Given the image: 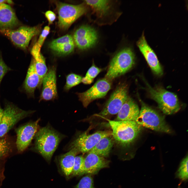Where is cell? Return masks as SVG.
I'll list each match as a JSON object with an SVG mask.
<instances>
[{
	"mask_svg": "<svg viewBox=\"0 0 188 188\" xmlns=\"http://www.w3.org/2000/svg\"><path fill=\"white\" fill-rule=\"evenodd\" d=\"M64 136L49 125L39 129L36 133L33 149L50 161Z\"/></svg>",
	"mask_w": 188,
	"mask_h": 188,
	"instance_id": "6da1fadb",
	"label": "cell"
},
{
	"mask_svg": "<svg viewBox=\"0 0 188 188\" xmlns=\"http://www.w3.org/2000/svg\"><path fill=\"white\" fill-rule=\"evenodd\" d=\"M112 130V135L115 141L123 146L130 145L138 137L142 127L135 121H117L105 119Z\"/></svg>",
	"mask_w": 188,
	"mask_h": 188,
	"instance_id": "7a4b0ae2",
	"label": "cell"
},
{
	"mask_svg": "<svg viewBox=\"0 0 188 188\" xmlns=\"http://www.w3.org/2000/svg\"><path fill=\"white\" fill-rule=\"evenodd\" d=\"M135 60V55L132 49L130 47L123 48L112 58L105 78L112 80L124 74L133 66Z\"/></svg>",
	"mask_w": 188,
	"mask_h": 188,
	"instance_id": "3957f363",
	"label": "cell"
},
{
	"mask_svg": "<svg viewBox=\"0 0 188 188\" xmlns=\"http://www.w3.org/2000/svg\"><path fill=\"white\" fill-rule=\"evenodd\" d=\"M141 107L135 121L142 127L157 132L170 133L172 131L162 115L140 100Z\"/></svg>",
	"mask_w": 188,
	"mask_h": 188,
	"instance_id": "277c9868",
	"label": "cell"
},
{
	"mask_svg": "<svg viewBox=\"0 0 188 188\" xmlns=\"http://www.w3.org/2000/svg\"><path fill=\"white\" fill-rule=\"evenodd\" d=\"M145 81L149 95L157 103L159 108L163 113L172 115L180 110V103L175 94L161 87H152Z\"/></svg>",
	"mask_w": 188,
	"mask_h": 188,
	"instance_id": "5b68a950",
	"label": "cell"
},
{
	"mask_svg": "<svg viewBox=\"0 0 188 188\" xmlns=\"http://www.w3.org/2000/svg\"><path fill=\"white\" fill-rule=\"evenodd\" d=\"M56 5L58 15V25L60 28L62 30L68 29L87 10L84 2L75 5L58 2Z\"/></svg>",
	"mask_w": 188,
	"mask_h": 188,
	"instance_id": "8992f818",
	"label": "cell"
},
{
	"mask_svg": "<svg viewBox=\"0 0 188 188\" xmlns=\"http://www.w3.org/2000/svg\"><path fill=\"white\" fill-rule=\"evenodd\" d=\"M34 111L24 110L13 103H7L3 109L0 124V138L6 135L19 121L29 116Z\"/></svg>",
	"mask_w": 188,
	"mask_h": 188,
	"instance_id": "52a82bcc",
	"label": "cell"
},
{
	"mask_svg": "<svg viewBox=\"0 0 188 188\" xmlns=\"http://www.w3.org/2000/svg\"><path fill=\"white\" fill-rule=\"evenodd\" d=\"M40 31V27L38 26H22L15 30L0 29V33L8 37L15 45L24 49L28 47L32 38L38 35Z\"/></svg>",
	"mask_w": 188,
	"mask_h": 188,
	"instance_id": "ba28073f",
	"label": "cell"
},
{
	"mask_svg": "<svg viewBox=\"0 0 188 188\" xmlns=\"http://www.w3.org/2000/svg\"><path fill=\"white\" fill-rule=\"evenodd\" d=\"M112 136V132L108 131H99L89 134L85 132L73 140L68 146L69 150H74L78 153L89 152L102 138Z\"/></svg>",
	"mask_w": 188,
	"mask_h": 188,
	"instance_id": "9c48e42d",
	"label": "cell"
},
{
	"mask_svg": "<svg viewBox=\"0 0 188 188\" xmlns=\"http://www.w3.org/2000/svg\"><path fill=\"white\" fill-rule=\"evenodd\" d=\"M128 97L127 86L122 84L112 93L102 110L97 116L103 117L117 114Z\"/></svg>",
	"mask_w": 188,
	"mask_h": 188,
	"instance_id": "30bf717a",
	"label": "cell"
},
{
	"mask_svg": "<svg viewBox=\"0 0 188 188\" xmlns=\"http://www.w3.org/2000/svg\"><path fill=\"white\" fill-rule=\"evenodd\" d=\"M39 119L35 121H30L16 128L15 145L17 152L21 153L30 144L36 133L39 129Z\"/></svg>",
	"mask_w": 188,
	"mask_h": 188,
	"instance_id": "8fae6325",
	"label": "cell"
},
{
	"mask_svg": "<svg viewBox=\"0 0 188 188\" xmlns=\"http://www.w3.org/2000/svg\"><path fill=\"white\" fill-rule=\"evenodd\" d=\"M111 86L109 80L105 78L98 80L85 91L77 93V94L83 106L86 108L93 101L104 97L111 88Z\"/></svg>",
	"mask_w": 188,
	"mask_h": 188,
	"instance_id": "7c38bea8",
	"label": "cell"
},
{
	"mask_svg": "<svg viewBox=\"0 0 188 188\" xmlns=\"http://www.w3.org/2000/svg\"><path fill=\"white\" fill-rule=\"evenodd\" d=\"M97 31L93 28L86 25L81 26L74 32L73 38L77 47L85 50L94 47L98 39Z\"/></svg>",
	"mask_w": 188,
	"mask_h": 188,
	"instance_id": "4fadbf2b",
	"label": "cell"
},
{
	"mask_svg": "<svg viewBox=\"0 0 188 188\" xmlns=\"http://www.w3.org/2000/svg\"><path fill=\"white\" fill-rule=\"evenodd\" d=\"M137 45L153 73L159 76L162 75V67L156 54L148 44L144 32L137 42Z\"/></svg>",
	"mask_w": 188,
	"mask_h": 188,
	"instance_id": "5bb4252c",
	"label": "cell"
},
{
	"mask_svg": "<svg viewBox=\"0 0 188 188\" xmlns=\"http://www.w3.org/2000/svg\"><path fill=\"white\" fill-rule=\"evenodd\" d=\"M42 87L39 101L54 100L57 96L56 84V69L51 67L43 78Z\"/></svg>",
	"mask_w": 188,
	"mask_h": 188,
	"instance_id": "9a60e30c",
	"label": "cell"
},
{
	"mask_svg": "<svg viewBox=\"0 0 188 188\" xmlns=\"http://www.w3.org/2000/svg\"><path fill=\"white\" fill-rule=\"evenodd\" d=\"M109 161L94 153L88 152L84 157L83 166L80 176L96 174L101 169L109 167Z\"/></svg>",
	"mask_w": 188,
	"mask_h": 188,
	"instance_id": "2e32d148",
	"label": "cell"
},
{
	"mask_svg": "<svg viewBox=\"0 0 188 188\" xmlns=\"http://www.w3.org/2000/svg\"><path fill=\"white\" fill-rule=\"evenodd\" d=\"M75 45L73 37L70 35L66 34L52 40L49 46L57 55L63 56L72 53Z\"/></svg>",
	"mask_w": 188,
	"mask_h": 188,
	"instance_id": "e0dca14e",
	"label": "cell"
},
{
	"mask_svg": "<svg viewBox=\"0 0 188 188\" xmlns=\"http://www.w3.org/2000/svg\"><path fill=\"white\" fill-rule=\"evenodd\" d=\"M13 9L5 3L0 4V27L1 29H12L19 24Z\"/></svg>",
	"mask_w": 188,
	"mask_h": 188,
	"instance_id": "ac0fdd59",
	"label": "cell"
},
{
	"mask_svg": "<svg viewBox=\"0 0 188 188\" xmlns=\"http://www.w3.org/2000/svg\"><path fill=\"white\" fill-rule=\"evenodd\" d=\"M140 110L133 100L128 97L117 114V121H135Z\"/></svg>",
	"mask_w": 188,
	"mask_h": 188,
	"instance_id": "d6986e66",
	"label": "cell"
},
{
	"mask_svg": "<svg viewBox=\"0 0 188 188\" xmlns=\"http://www.w3.org/2000/svg\"><path fill=\"white\" fill-rule=\"evenodd\" d=\"M42 83L40 78L36 70L34 60L33 58L27 70L23 88L28 95L33 96L36 89Z\"/></svg>",
	"mask_w": 188,
	"mask_h": 188,
	"instance_id": "ffe728a7",
	"label": "cell"
},
{
	"mask_svg": "<svg viewBox=\"0 0 188 188\" xmlns=\"http://www.w3.org/2000/svg\"><path fill=\"white\" fill-rule=\"evenodd\" d=\"M109 0H85L97 19L102 20L109 15L112 9V2Z\"/></svg>",
	"mask_w": 188,
	"mask_h": 188,
	"instance_id": "44dd1931",
	"label": "cell"
},
{
	"mask_svg": "<svg viewBox=\"0 0 188 188\" xmlns=\"http://www.w3.org/2000/svg\"><path fill=\"white\" fill-rule=\"evenodd\" d=\"M41 48L36 43L31 49V53L34 60L36 70L42 82L47 72L48 69L45 58L40 52Z\"/></svg>",
	"mask_w": 188,
	"mask_h": 188,
	"instance_id": "7402d4cb",
	"label": "cell"
},
{
	"mask_svg": "<svg viewBox=\"0 0 188 188\" xmlns=\"http://www.w3.org/2000/svg\"><path fill=\"white\" fill-rule=\"evenodd\" d=\"M110 136L101 138L89 152L104 157H108L114 145V141Z\"/></svg>",
	"mask_w": 188,
	"mask_h": 188,
	"instance_id": "603a6c76",
	"label": "cell"
},
{
	"mask_svg": "<svg viewBox=\"0 0 188 188\" xmlns=\"http://www.w3.org/2000/svg\"><path fill=\"white\" fill-rule=\"evenodd\" d=\"M78 154L76 150H71L60 157L59 161L60 167L64 175L68 177L71 175L75 158Z\"/></svg>",
	"mask_w": 188,
	"mask_h": 188,
	"instance_id": "cb8c5ba5",
	"label": "cell"
},
{
	"mask_svg": "<svg viewBox=\"0 0 188 188\" xmlns=\"http://www.w3.org/2000/svg\"><path fill=\"white\" fill-rule=\"evenodd\" d=\"M15 147V142L8 136L0 138V161L10 155Z\"/></svg>",
	"mask_w": 188,
	"mask_h": 188,
	"instance_id": "d4e9b609",
	"label": "cell"
},
{
	"mask_svg": "<svg viewBox=\"0 0 188 188\" xmlns=\"http://www.w3.org/2000/svg\"><path fill=\"white\" fill-rule=\"evenodd\" d=\"M102 70L101 69L96 66L93 63L88 70L85 77L82 78L81 82L85 84H91Z\"/></svg>",
	"mask_w": 188,
	"mask_h": 188,
	"instance_id": "484cf974",
	"label": "cell"
},
{
	"mask_svg": "<svg viewBox=\"0 0 188 188\" xmlns=\"http://www.w3.org/2000/svg\"><path fill=\"white\" fill-rule=\"evenodd\" d=\"M82 78L81 76L75 73L68 74L66 77V82L64 90L66 91H68L72 87L78 85L81 82Z\"/></svg>",
	"mask_w": 188,
	"mask_h": 188,
	"instance_id": "4316f807",
	"label": "cell"
},
{
	"mask_svg": "<svg viewBox=\"0 0 188 188\" xmlns=\"http://www.w3.org/2000/svg\"><path fill=\"white\" fill-rule=\"evenodd\" d=\"M188 159L187 155L181 162L177 173L178 177L183 181L188 179Z\"/></svg>",
	"mask_w": 188,
	"mask_h": 188,
	"instance_id": "83f0119b",
	"label": "cell"
},
{
	"mask_svg": "<svg viewBox=\"0 0 188 188\" xmlns=\"http://www.w3.org/2000/svg\"><path fill=\"white\" fill-rule=\"evenodd\" d=\"M84 157L82 155L76 156L71 175L72 177L80 176L83 166Z\"/></svg>",
	"mask_w": 188,
	"mask_h": 188,
	"instance_id": "f1b7e54d",
	"label": "cell"
},
{
	"mask_svg": "<svg viewBox=\"0 0 188 188\" xmlns=\"http://www.w3.org/2000/svg\"><path fill=\"white\" fill-rule=\"evenodd\" d=\"M75 188H95L91 175L87 174L83 177Z\"/></svg>",
	"mask_w": 188,
	"mask_h": 188,
	"instance_id": "f546056e",
	"label": "cell"
},
{
	"mask_svg": "<svg viewBox=\"0 0 188 188\" xmlns=\"http://www.w3.org/2000/svg\"><path fill=\"white\" fill-rule=\"evenodd\" d=\"M11 69L5 63L0 54V87L2 81L5 75Z\"/></svg>",
	"mask_w": 188,
	"mask_h": 188,
	"instance_id": "4dcf8cb0",
	"label": "cell"
},
{
	"mask_svg": "<svg viewBox=\"0 0 188 188\" xmlns=\"http://www.w3.org/2000/svg\"><path fill=\"white\" fill-rule=\"evenodd\" d=\"M50 28L48 26L45 27L36 42L40 47H41L46 37L49 33Z\"/></svg>",
	"mask_w": 188,
	"mask_h": 188,
	"instance_id": "1f68e13d",
	"label": "cell"
},
{
	"mask_svg": "<svg viewBox=\"0 0 188 188\" xmlns=\"http://www.w3.org/2000/svg\"><path fill=\"white\" fill-rule=\"evenodd\" d=\"M45 16L47 19L49 24H52L56 18L55 14L53 11L51 10L47 11L45 13Z\"/></svg>",
	"mask_w": 188,
	"mask_h": 188,
	"instance_id": "d6a6232c",
	"label": "cell"
},
{
	"mask_svg": "<svg viewBox=\"0 0 188 188\" xmlns=\"http://www.w3.org/2000/svg\"><path fill=\"white\" fill-rule=\"evenodd\" d=\"M4 178V176L3 174V170L0 167V185L1 184Z\"/></svg>",
	"mask_w": 188,
	"mask_h": 188,
	"instance_id": "836d02e7",
	"label": "cell"
},
{
	"mask_svg": "<svg viewBox=\"0 0 188 188\" xmlns=\"http://www.w3.org/2000/svg\"><path fill=\"white\" fill-rule=\"evenodd\" d=\"M3 109L1 107L0 103V124L1 122L2 118L3 115Z\"/></svg>",
	"mask_w": 188,
	"mask_h": 188,
	"instance_id": "e575fe53",
	"label": "cell"
},
{
	"mask_svg": "<svg viewBox=\"0 0 188 188\" xmlns=\"http://www.w3.org/2000/svg\"><path fill=\"white\" fill-rule=\"evenodd\" d=\"M8 0H0V4L5 3H7Z\"/></svg>",
	"mask_w": 188,
	"mask_h": 188,
	"instance_id": "d590c367",
	"label": "cell"
}]
</instances>
